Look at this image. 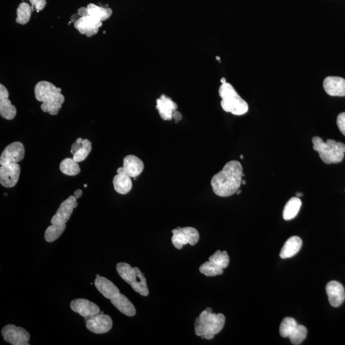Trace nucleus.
<instances>
[{
    "label": "nucleus",
    "instance_id": "nucleus-27",
    "mask_svg": "<svg viewBox=\"0 0 345 345\" xmlns=\"http://www.w3.org/2000/svg\"><path fill=\"white\" fill-rule=\"evenodd\" d=\"M32 12V7L29 4L25 2L20 4L17 9V23L22 25L28 23L31 18Z\"/></svg>",
    "mask_w": 345,
    "mask_h": 345
},
{
    "label": "nucleus",
    "instance_id": "nucleus-21",
    "mask_svg": "<svg viewBox=\"0 0 345 345\" xmlns=\"http://www.w3.org/2000/svg\"><path fill=\"white\" fill-rule=\"evenodd\" d=\"M111 302L116 309L126 316L132 317L136 314L135 307L132 302L125 295L120 294V293L115 297L111 299Z\"/></svg>",
    "mask_w": 345,
    "mask_h": 345
},
{
    "label": "nucleus",
    "instance_id": "nucleus-4",
    "mask_svg": "<svg viewBox=\"0 0 345 345\" xmlns=\"http://www.w3.org/2000/svg\"><path fill=\"white\" fill-rule=\"evenodd\" d=\"M219 94L222 99L221 106L226 112L240 116L244 115L249 110L246 101L239 95L230 83L227 82L222 83L219 89Z\"/></svg>",
    "mask_w": 345,
    "mask_h": 345
},
{
    "label": "nucleus",
    "instance_id": "nucleus-25",
    "mask_svg": "<svg viewBox=\"0 0 345 345\" xmlns=\"http://www.w3.org/2000/svg\"><path fill=\"white\" fill-rule=\"evenodd\" d=\"M86 8H87L89 16L95 17L102 22L110 18L113 13L112 10L110 8H104V7L96 6L93 4H88Z\"/></svg>",
    "mask_w": 345,
    "mask_h": 345
},
{
    "label": "nucleus",
    "instance_id": "nucleus-42",
    "mask_svg": "<svg viewBox=\"0 0 345 345\" xmlns=\"http://www.w3.org/2000/svg\"><path fill=\"white\" fill-rule=\"evenodd\" d=\"M221 82H222V83H226V82H227V81H226V79L225 78H222V79H221Z\"/></svg>",
    "mask_w": 345,
    "mask_h": 345
},
{
    "label": "nucleus",
    "instance_id": "nucleus-18",
    "mask_svg": "<svg viewBox=\"0 0 345 345\" xmlns=\"http://www.w3.org/2000/svg\"><path fill=\"white\" fill-rule=\"evenodd\" d=\"M177 108V104L164 94L156 101V109L163 120H171L173 118V113Z\"/></svg>",
    "mask_w": 345,
    "mask_h": 345
},
{
    "label": "nucleus",
    "instance_id": "nucleus-30",
    "mask_svg": "<svg viewBox=\"0 0 345 345\" xmlns=\"http://www.w3.org/2000/svg\"><path fill=\"white\" fill-rule=\"evenodd\" d=\"M199 270L202 274L207 277L215 276L223 274V269L209 260L201 265Z\"/></svg>",
    "mask_w": 345,
    "mask_h": 345
},
{
    "label": "nucleus",
    "instance_id": "nucleus-19",
    "mask_svg": "<svg viewBox=\"0 0 345 345\" xmlns=\"http://www.w3.org/2000/svg\"><path fill=\"white\" fill-rule=\"evenodd\" d=\"M325 91L329 96H345V79L337 76H329L323 83Z\"/></svg>",
    "mask_w": 345,
    "mask_h": 345
},
{
    "label": "nucleus",
    "instance_id": "nucleus-49",
    "mask_svg": "<svg viewBox=\"0 0 345 345\" xmlns=\"http://www.w3.org/2000/svg\"><path fill=\"white\" fill-rule=\"evenodd\" d=\"M99 276H100V275H99V274L96 275V277H99Z\"/></svg>",
    "mask_w": 345,
    "mask_h": 345
},
{
    "label": "nucleus",
    "instance_id": "nucleus-31",
    "mask_svg": "<svg viewBox=\"0 0 345 345\" xmlns=\"http://www.w3.org/2000/svg\"><path fill=\"white\" fill-rule=\"evenodd\" d=\"M209 261L214 263L215 265L224 270L230 264V258L227 252L217 250L214 254L209 258Z\"/></svg>",
    "mask_w": 345,
    "mask_h": 345
},
{
    "label": "nucleus",
    "instance_id": "nucleus-47",
    "mask_svg": "<svg viewBox=\"0 0 345 345\" xmlns=\"http://www.w3.org/2000/svg\"><path fill=\"white\" fill-rule=\"evenodd\" d=\"M216 58H217V60H219V61L220 60V57L216 56Z\"/></svg>",
    "mask_w": 345,
    "mask_h": 345
},
{
    "label": "nucleus",
    "instance_id": "nucleus-50",
    "mask_svg": "<svg viewBox=\"0 0 345 345\" xmlns=\"http://www.w3.org/2000/svg\"><path fill=\"white\" fill-rule=\"evenodd\" d=\"M7 195H7V194H6V193L4 194V196H6V197H7Z\"/></svg>",
    "mask_w": 345,
    "mask_h": 345
},
{
    "label": "nucleus",
    "instance_id": "nucleus-28",
    "mask_svg": "<svg viewBox=\"0 0 345 345\" xmlns=\"http://www.w3.org/2000/svg\"><path fill=\"white\" fill-rule=\"evenodd\" d=\"M66 229V225L54 224L47 228L44 238L48 242H53L58 239Z\"/></svg>",
    "mask_w": 345,
    "mask_h": 345
},
{
    "label": "nucleus",
    "instance_id": "nucleus-32",
    "mask_svg": "<svg viewBox=\"0 0 345 345\" xmlns=\"http://www.w3.org/2000/svg\"><path fill=\"white\" fill-rule=\"evenodd\" d=\"M82 148L73 155V160L77 163H80L85 160L91 151V143L87 139L82 141Z\"/></svg>",
    "mask_w": 345,
    "mask_h": 345
},
{
    "label": "nucleus",
    "instance_id": "nucleus-26",
    "mask_svg": "<svg viewBox=\"0 0 345 345\" xmlns=\"http://www.w3.org/2000/svg\"><path fill=\"white\" fill-rule=\"evenodd\" d=\"M59 170L64 174L69 176H76L81 171L78 163L73 158H66L62 161L59 165Z\"/></svg>",
    "mask_w": 345,
    "mask_h": 345
},
{
    "label": "nucleus",
    "instance_id": "nucleus-16",
    "mask_svg": "<svg viewBox=\"0 0 345 345\" xmlns=\"http://www.w3.org/2000/svg\"><path fill=\"white\" fill-rule=\"evenodd\" d=\"M8 90L3 84H0V115L6 120H13L16 116V107L12 105L9 99Z\"/></svg>",
    "mask_w": 345,
    "mask_h": 345
},
{
    "label": "nucleus",
    "instance_id": "nucleus-39",
    "mask_svg": "<svg viewBox=\"0 0 345 345\" xmlns=\"http://www.w3.org/2000/svg\"><path fill=\"white\" fill-rule=\"evenodd\" d=\"M82 195H83V191L81 190H76L74 193V196L76 197V199H79V198L81 197Z\"/></svg>",
    "mask_w": 345,
    "mask_h": 345
},
{
    "label": "nucleus",
    "instance_id": "nucleus-24",
    "mask_svg": "<svg viewBox=\"0 0 345 345\" xmlns=\"http://www.w3.org/2000/svg\"><path fill=\"white\" fill-rule=\"evenodd\" d=\"M301 206L302 202L299 198H292L285 206L284 212H283L284 219L286 221L294 219L299 212Z\"/></svg>",
    "mask_w": 345,
    "mask_h": 345
},
{
    "label": "nucleus",
    "instance_id": "nucleus-3",
    "mask_svg": "<svg viewBox=\"0 0 345 345\" xmlns=\"http://www.w3.org/2000/svg\"><path fill=\"white\" fill-rule=\"evenodd\" d=\"M225 317L222 313H213L208 307L195 320V333L202 339H212L222 331L225 324Z\"/></svg>",
    "mask_w": 345,
    "mask_h": 345
},
{
    "label": "nucleus",
    "instance_id": "nucleus-6",
    "mask_svg": "<svg viewBox=\"0 0 345 345\" xmlns=\"http://www.w3.org/2000/svg\"><path fill=\"white\" fill-rule=\"evenodd\" d=\"M116 270L120 276L130 285L136 292L142 296H148L149 290L146 278L138 267H132L127 263L121 262L116 265Z\"/></svg>",
    "mask_w": 345,
    "mask_h": 345
},
{
    "label": "nucleus",
    "instance_id": "nucleus-20",
    "mask_svg": "<svg viewBox=\"0 0 345 345\" xmlns=\"http://www.w3.org/2000/svg\"><path fill=\"white\" fill-rule=\"evenodd\" d=\"M95 285L99 292L107 299H112L120 294V290L110 280L99 276L95 280Z\"/></svg>",
    "mask_w": 345,
    "mask_h": 345
},
{
    "label": "nucleus",
    "instance_id": "nucleus-44",
    "mask_svg": "<svg viewBox=\"0 0 345 345\" xmlns=\"http://www.w3.org/2000/svg\"><path fill=\"white\" fill-rule=\"evenodd\" d=\"M78 202H76L75 203H74V208H76L77 207V206H78Z\"/></svg>",
    "mask_w": 345,
    "mask_h": 345
},
{
    "label": "nucleus",
    "instance_id": "nucleus-5",
    "mask_svg": "<svg viewBox=\"0 0 345 345\" xmlns=\"http://www.w3.org/2000/svg\"><path fill=\"white\" fill-rule=\"evenodd\" d=\"M313 149L319 152L320 158L327 165L339 163L343 160L345 145L334 140H327L324 142L319 136L312 139Z\"/></svg>",
    "mask_w": 345,
    "mask_h": 345
},
{
    "label": "nucleus",
    "instance_id": "nucleus-1",
    "mask_svg": "<svg viewBox=\"0 0 345 345\" xmlns=\"http://www.w3.org/2000/svg\"><path fill=\"white\" fill-rule=\"evenodd\" d=\"M242 175L241 164L237 161H230L212 178L210 183L213 193L220 197L234 195L242 184Z\"/></svg>",
    "mask_w": 345,
    "mask_h": 345
},
{
    "label": "nucleus",
    "instance_id": "nucleus-36",
    "mask_svg": "<svg viewBox=\"0 0 345 345\" xmlns=\"http://www.w3.org/2000/svg\"><path fill=\"white\" fill-rule=\"evenodd\" d=\"M82 146H82L81 143H79L77 142V141H76V142H74L73 144V145H72L71 150V153H73V154L74 155V153L78 152V151L79 150V149L82 148Z\"/></svg>",
    "mask_w": 345,
    "mask_h": 345
},
{
    "label": "nucleus",
    "instance_id": "nucleus-7",
    "mask_svg": "<svg viewBox=\"0 0 345 345\" xmlns=\"http://www.w3.org/2000/svg\"><path fill=\"white\" fill-rule=\"evenodd\" d=\"M171 232L173 233L171 241L177 249H182L183 245L187 244L195 245L199 241V232L195 228H177Z\"/></svg>",
    "mask_w": 345,
    "mask_h": 345
},
{
    "label": "nucleus",
    "instance_id": "nucleus-11",
    "mask_svg": "<svg viewBox=\"0 0 345 345\" xmlns=\"http://www.w3.org/2000/svg\"><path fill=\"white\" fill-rule=\"evenodd\" d=\"M21 168L18 163L1 166L0 168V183L5 187H14L18 182Z\"/></svg>",
    "mask_w": 345,
    "mask_h": 345
},
{
    "label": "nucleus",
    "instance_id": "nucleus-35",
    "mask_svg": "<svg viewBox=\"0 0 345 345\" xmlns=\"http://www.w3.org/2000/svg\"><path fill=\"white\" fill-rule=\"evenodd\" d=\"M337 125L339 131L345 136V112L340 113L337 116Z\"/></svg>",
    "mask_w": 345,
    "mask_h": 345
},
{
    "label": "nucleus",
    "instance_id": "nucleus-9",
    "mask_svg": "<svg viewBox=\"0 0 345 345\" xmlns=\"http://www.w3.org/2000/svg\"><path fill=\"white\" fill-rule=\"evenodd\" d=\"M84 320H86V328L93 333H106L112 328V319L109 315L99 313Z\"/></svg>",
    "mask_w": 345,
    "mask_h": 345
},
{
    "label": "nucleus",
    "instance_id": "nucleus-23",
    "mask_svg": "<svg viewBox=\"0 0 345 345\" xmlns=\"http://www.w3.org/2000/svg\"><path fill=\"white\" fill-rule=\"evenodd\" d=\"M114 189L120 195H126L132 190L131 178L123 173H117L113 181Z\"/></svg>",
    "mask_w": 345,
    "mask_h": 345
},
{
    "label": "nucleus",
    "instance_id": "nucleus-46",
    "mask_svg": "<svg viewBox=\"0 0 345 345\" xmlns=\"http://www.w3.org/2000/svg\"><path fill=\"white\" fill-rule=\"evenodd\" d=\"M240 158L241 160H243V159H244V156H243V155H240Z\"/></svg>",
    "mask_w": 345,
    "mask_h": 345
},
{
    "label": "nucleus",
    "instance_id": "nucleus-38",
    "mask_svg": "<svg viewBox=\"0 0 345 345\" xmlns=\"http://www.w3.org/2000/svg\"><path fill=\"white\" fill-rule=\"evenodd\" d=\"M173 118L175 119L176 122H178V121H180L182 119V114L179 111L176 110L173 114Z\"/></svg>",
    "mask_w": 345,
    "mask_h": 345
},
{
    "label": "nucleus",
    "instance_id": "nucleus-15",
    "mask_svg": "<svg viewBox=\"0 0 345 345\" xmlns=\"http://www.w3.org/2000/svg\"><path fill=\"white\" fill-rule=\"evenodd\" d=\"M71 308L84 319L100 313V308L93 302L84 299H77L71 302Z\"/></svg>",
    "mask_w": 345,
    "mask_h": 345
},
{
    "label": "nucleus",
    "instance_id": "nucleus-37",
    "mask_svg": "<svg viewBox=\"0 0 345 345\" xmlns=\"http://www.w3.org/2000/svg\"><path fill=\"white\" fill-rule=\"evenodd\" d=\"M78 14L79 17L87 16L88 10L86 7H81L78 10Z\"/></svg>",
    "mask_w": 345,
    "mask_h": 345
},
{
    "label": "nucleus",
    "instance_id": "nucleus-29",
    "mask_svg": "<svg viewBox=\"0 0 345 345\" xmlns=\"http://www.w3.org/2000/svg\"><path fill=\"white\" fill-rule=\"evenodd\" d=\"M298 326L296 320L292 318L287 317L283 320L279 327V333L283 337H289Z\"/></svg>",
    "mask_w": 345,
    "mask_h": 345
},
{
    "label": "nucleus",
    "instance_id": "nucleus-14",
    "mask_svg": "<svg viewBox=\"0 0 345 345\" xmlns=\"http://www.w3.org/2000/svg\"><path fill=\"white\" fill-rule=\"evenodd\" d=\"M76 198L74 196H71L68 199L61 203L55 214L52 217V225H64L68 222L74 209V205L76 202Z\"/></svg>",
    "mask_w": 345,
    "mask_h": 345
},
{
    "label": "nucleus",
    "instance_id": "nucleus-22",
    "mask_svg": "<svg viewBox=\"0 0 345 345\" xmlns=\"http://www.w3.org/2000/svg\"><path fill=\"white\" fill-rule=\"evenodd\" d=\"M302 245V239L297 236H293L285 242L280 253V257L282 259H287L294 257L301 249Z\"/></svg>",
    "mask_w": 345,
    "mask_h": 345
},
{
    "label": "nucleus",
    "instance_id": "nucleus-17",
    "mask_svg": "<svg viewBox=\"0 0 345 345\" xmlns=\"http://www.w3.org/2000/svg\"><path fill=\"white\" fill-rule=\"evenodd\" d=\"M326 292L330 304L337 307L343 303L345 299V291L343 286L336 281H330L326 286Z\"/></svg>",
    "mask_w": 345,
    "mask_h": 345
},
{
    "label": "nucleus",
    "instance_id": "nucleus-12",
    "mask_svg": "<svg viewBox=\"0 0 345 345\" xmlns=\"http://www.w3.org/2000/svg\"><path fill=\"white\" fill-rule=\"evenodd\" d=\"M103 26L100 20L87 15V16L79 17L74 23V27L78 29L79 33L86 35L88 37L95 36L99 32V29Z\"/></svg>",
    "mask_w": 345,
    "mask_h": 345
},
{
    "label": "nucleus",
    "instance_id": "nucleus-34",
    "mask_svg": "<svg viewBox=\"0 0 345 345\" xmlns=\"http://www.w3.org/2000/svg\"><path fill=\"white\" fill-rule=\"evenodd\" d=\"M32 4V11L36 10L37 12L42 11L46 6V0H29Z\"/></svg>",
    "mask_w": 345,
    "mask_h": 345
},
{
    "label": "nucleus",
    "instance_id": "nucleus-48",
    "mask_svg": "<svg viewBox=\"0 0 345 345\" xmlns=\"http://www.w3.org/2000/svg\"><path fill=\"white\" fill-rule=\"evenodd\" d=\"M84 187H87V184H84Z\"/></svg>",
    "mask_w": 345,
    "mask_h": 345
},
{
    "label": "nucleus",
    "instance_id": "nucleus-43",
    "mask_svg": "<svg viewBox=\"0 0 345 345\" xmlns=\"http://www.w3.org/2000/svg\"><path fill=\"white\" fill-rule=\"evenodd\" d=\"M241 192H242V191L239 190L237 191V193H236V194H237V195H240V194L241 193Z\"/></svg>",
    "mask_w": 345,
    "mask_h": 345
},
{
    "label": "nucleus",
    "instance_id": "nucleus-45",
    "mask_svg": "<svg viewBox=\"0 0 345 345\" xmlns=\"http://www.w3.org/2000/svg\"><path fill=\"white\" fill-rule=\"evenodd\" d=\"M242 184L245 185V183H246V182H245V180H242Z\"/></svg>",
    "mask_w": 345,
    "mask_h": 345
},
{
    "label": "nucleus",
    "instance_id": "nucleus-33",
    "mask_svg": "<svg viewBox=\"0 0 345 345\" xmlns=\"http://www.w3.org/2000/svg\"><path fill=\"white\" fill-rule=\"evenodd\" d=\"M307 330L306 327L298 324L296 329L290 335L289 339L293 344L299 345L302 343V341L306 338Z\"/></svg>",
    "mask_w": 345,
    "mask_h": 345
},
{
    "label": "nucleus",
    "instance_id": "nucleus-8",
    "mask_svg": "<svg viewBox=\"0 0 345 345\" xmlns=\"http://www.w3.org/2000/svg\"><path fill=\"white\" fill-rule=\"evenodd\" d=\"M5 341L13 345H29L30 335L22 327L9 324L2 330Z\"/></svg>",
    "mask_w": 345,
    "mask_h": 345
},
{
    "label": "nucleus",
    "instance_id": "nucleus-2",
    "mask_svg": "<svg viewBox=\"0 0 345 345\" xmlns=\"http://www.w3.org/2000/svg\"><path fill=\"white\" fill-rule=\"evenodd\" d=\"M35 96L37 101L42 102L41 110L51 115H56L65 102L61 89L57 88L50 82L41 81L35 86Z\"/></svg>",
    "mask_w": 345,
    "mask_h": 345
},
{
    "label": "nucleus",
    "instance_id": "nucleus-40",
    "mask_svg": "<svg viewBox=\"0 0 345 345\" xmlns=\"http://www.w3.org/2000/svg\"><path fill=\"white\" fill-rule=\"evenodd\" d=\"M76 141H77V142H78L79 143H82V141H83V139H82L81 138H78V139H77Z\"/></svg>",
    "mask_w": 345,
    "mask_h": 345
},
{
    "label": "nucleus",
    "instance_id": "nucleus-10",
    "mask_svg": "<svg viewBox=\"0 0 345 345\" xmlns=\"http://www.w3.org/2000/svg\"><path fill=\"white\" fill-rule=\"evenodd\" d=\"M25 150L23 143L14 142L7 146L0 157V165H9L20 162L23 160Z\"/></svg>",
    "mask_w": 345,
    "mask_h": 345
},
{
    "label": "nucleus",
    "instance_id": "nucleus-13",
    "mask_svg": "<svg viewBox=\"0 0 345 345\" xmlns=\"http://www.w3.org/2000/svg\"><path fill=\"white\" fill-rule=\"evenodd\" d=\"M144 163L140 158L135 155L126 156L123 160L122 167L119 168L117 173H123L131 178H136L143 172Z\"/></svg>",
    "mask_w": 345,
    "mask_h": 345
},
{
    "label": "nucleus",
    "instance_id": "nucleus-41",
    "mask_svg": "<svg viewBox=\"0 0 345 345\" xmlns=\"http://www.w3.org/2000/svg\"><path fill=\"white\" fill-rule=\"evenodd\" d=\"M296 195H297V197H298V198L301 197H302V196H303V195H302V193H297Z\"/></svg>",
    "mask_w": 345,
    "mask_h": 345
}]
</instances>
